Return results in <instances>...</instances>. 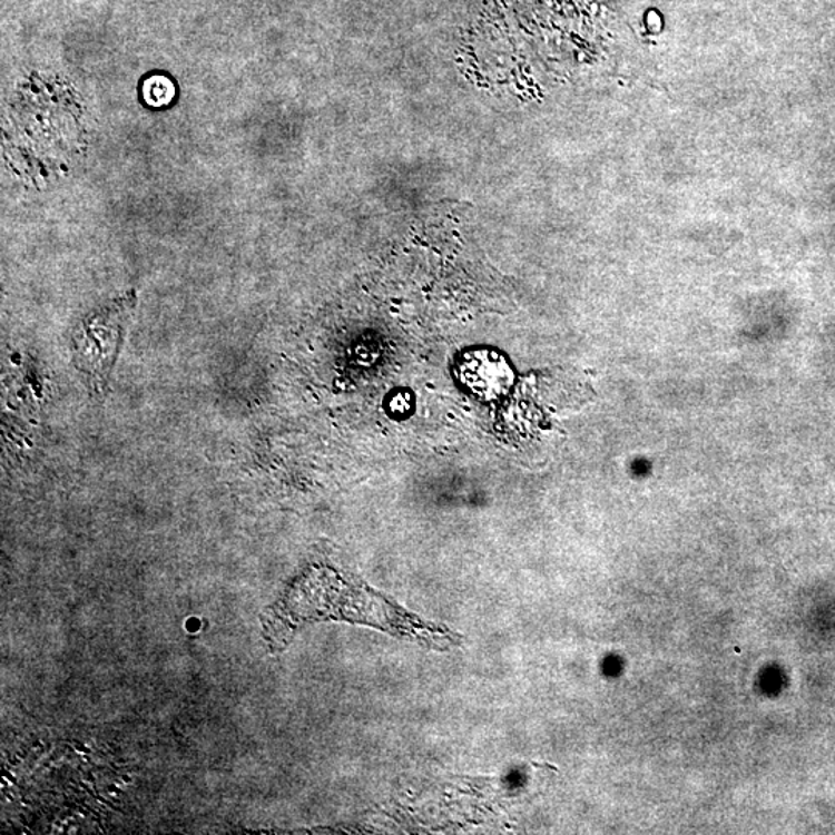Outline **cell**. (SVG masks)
<instances>
[{
    "mask_svg": "<svg viewBox=\"0 0 835 835\" xmlns=\"http://www.w3.org/2000/svg\"><path fill=\"white\" fill-rule=\"evenodd\" d=\"M145 98L149 105L161 107L169 105L174 98V87L169 79L157 77L149 79L145 86Z\"/></svg>",
    "mask_w": 835,
    "mask_h": 835,
    "instance_id": "7a4b0ae2",
    "label": "cell"
},
{
    "mask_svg": "<svg viewBox=\"0 0 835 835\" xmlns=\"http://www.w3.org/2000/svg\"><path fill=\"white\" fill-rule=\"evenodd\" d=\"M198 627H200V620L198 619H190L188 622V630L190 631H197Z\"/></svg>",
    "mask_w": 835,
    "mask_h": 835,
    "instance_id": "3957f363",
    "label": "cell"
},
{
    "mask_svg": "<svg viewBox=\"0 0 835 835\" xmlns=\"http://www.w3.org/2000/svg\"><path fill=\"white\" fill-rule=\"evenodd\" d=\"M507 367L503 362L497 360V357H488V355H479V357H472L468 362H464L463 377L464 383L471 385L472 389L479 390V392H500V390L507 389Z\"/></svg>",
    "mask_w": 835,
    "mask_h": 835,
    "instance_id": "6da1fadb",
    "label": "cell"
}]
</instances>
